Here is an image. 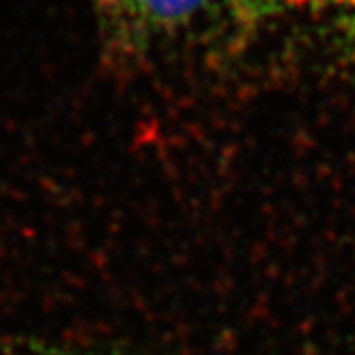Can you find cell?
I'll use <instances>...</instances> for the list:
<instances>
[{
  "mask_svg": "<svg viewBox=\"0 0 355 355\" xmlns=\"http://www.w3.org/2000/svg\"><path fill=\"white\" fill-rule=\"evenodd\" d=\"M221 0H91L105 55L130 64L164 50Z\"/></svg>",
  "mask_w": 355,
  "mask_h": 355,
  "instance_id": "cell-1",
  "label": "cell"
},
{
  "mask_svg": "<svg viewBox=\"0 0 355 355\" xmlns=\"http://www.w3.org/2000/svg\"><path fill=\"white\" fill-rule=\"evenodd\" d=\"M314 0H239V6L245 8L251 16H275V14H286L292 10H300L306 4Z\"/></svg>",
  "mask_w": 355,
  "mask_h": 355,
  "instance_id": "cell-2",
  "label": "cell"
},
{
  "mask_svg": "<svg viewBox=\"0 0 355 355\" xmlns=\"http://www.w3.org/2000/svg\"><path fill=\"white\" fill-rule=\"evenodd\" d=\"M349 58L355 64V0H331Z\"/></svg>",
  "mask_w": 355,
  "mask_h": 355,
  "instance_id": "cell-3",
  "label": "cell"
},
{
  "mask_svg": "<svg viewBox=\"0 0 355 355\" xmlns=\"http://www.w3.org/2000/svg\"><path fill=\"white\" fill-rule=\"evenodd\" d=\"M18 355H65V354L64 352H51V349H38V352L28 349V352H20Z\"/></svg>",
  "mask_w": 355,
  "mask_h": 355,
  "instance_id": "cell-4",
  "label": "cell"
}]
</instances>
